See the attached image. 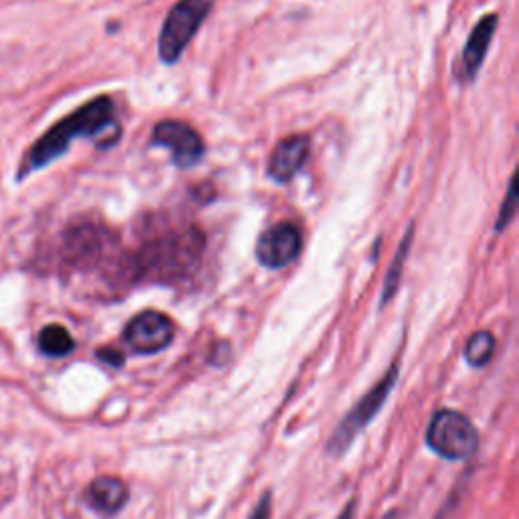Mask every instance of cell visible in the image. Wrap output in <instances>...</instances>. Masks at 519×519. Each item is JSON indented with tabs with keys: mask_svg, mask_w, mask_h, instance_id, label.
<instances>
[{
	"mask_svg": "<svg viewBox=\"0 0 519 519\" xmlns=\"http://www.w3.org/2000/svg\"><path fill=\"white\" fill-rule=\"evenodd\" d=\"M207 240L197 226H185L148 240L132 254L136 282H175L201 264Z\"/></svg>",
	"mask_w": 519,
	"mask_h": 519,
	"instance_id": "cell-1",
	"label": "cell"
},
{
	"mask_svg": "<svg viewBox=\"0 0 519 519\" xmlns=\"http://www.w3.org/2000/svg\"><path fill=\"white\" fill-rule=\"evenodd\" d=\"M114 124V102L108 96L94 98L92 102L84 104L61 122H57L53 128H49L27 153L19 179L27 177L33 171H39L59 159L69 144L78 136H98L108 126Z\"/></svg>",
	"mask_w": 519,
	"mask_h": 519,
	"instance_id": "cell-2",
	"label": "cell"
},
{
	"mask_svg": "<svg viewBox=\"0 0 519 519\" xmlns=\"http://www.w3.org/2000/svg\"><path fill=\"white\" fill-rule=\"evenodd\" d=\"M426 444L442 459L469 461L479 449V432L463 412L438 410L426 430Z\"/></svg>",
	"mask_w": 519,
	"mask_h": 519,
	"instance_id": "cell-3",
	"label": "cell"
},
{
	"mask_svg": "<svg viewBox=\"0 0 519 519\" xmlns=\"http://www.w3.org/2000/svg\"><path fill=\"white\" fill-rule=\"evenodd\" d=\"M396 382H398V361L388 369L386 376L353 406V410L337 426V430L333 432V436L327 444L329 455L341 457L351 447L355 436L380 414V410L384 408L386 400L390 398Z\"/></svg>",
	"mask_w": 519,
	"mask_h": 519,
	"instance_id": "cell-4",
	"label": "cell"
},
{
	"mask_svg": "<svg viewBox=\"0 0 519 519\" xmlns=\"http://www.w3.org/2000/svg\"><path fill=\"white\" fill-rule=\"evenodd\" d=\"M213 5L215 0H179L171 9L159 37V57L163 63L173 65L181 59L183 51L213 11Z\"/></svg>",
	"mask_w": 519,
	"mask_h": 519,
	"instance_id": "cell-5",
	"label": "cell"
},
{
	"mask_svg": "<svg viewBox=\"0 0 519 519\" xmlns=\"http://www.w3.org/2000/svg\"><path fill=\"white\" fill-rule=\"evenodd\" d=\"M177 327L171 317L159 311L138 313L124 329V341L134 353L155 355L171 345Z\"/></svg>",
	"mask_w": 519,
	"mask_h": 519,
	"instance_id": "cell-6",
	"label": "cell"
},
{
	"mask_svg": "<svg viewBox=\"0 0 519 519\" xmlns=\"http://www.w3.org/2000/svg\"><path fill=\"white\" fill-rule=\"evenodd\" d=\"M153 144L169 148L173 163L179 169L197 165L205 155V142L201 134L181 120H163L153 130Z\"/></svg>",
	"mask_w": 519,
	"mask_h": 519,
	"instance_id": "cell-7",
	"label": "cell"
},
{
	"mask_svg": "<svg viewBox=\"0 0 519 519\" xmlns=\"http://www.w3.org/2000/svg\"><path fill=\"white\" fill-rule=\"evenodd\" d=\"M303 250V238L296 226L290 221H282L262 232L256 242V258L266 268H284Z\"/></svg>",
	"mask_w": 519,
	"mask_h": 519,
	"instance_id": "cell-8",
	"label": "cell"
},
{
	"mask_svg": "<svg viewBox=\"0 0 519 519\" xmlns=\"http://www.w3.org/2000/svg\"><path fill=\"white\" fill-rule=\"evenodd\" d=\"M311 140L305 134H294L280 140L268 163V175L278 183H288L296 177L309 159Z\"/></svg>",
	"mask_w": 519,
	"mask_h": 519,
	"instance_id": "cell-9",
	"label": "cell"
},
{
	"mask_svg": "<svg viewBox=\"0 0 519 519\" xmlns=\"http://www.w3.org/2000/svg\"><path fill=\"white\" fill-rule=\"evenodd\" d=\"M128 497H130L128 485L122 479L112 477V475L94 479L86 491L88 505L94 511L108 515V517L122 511L124 505L128 503Z\"/></svg>",
	"mask_w": 519,
	"mask_h": 519,
	"instance_id": "cell-10",
	"label": "cell"
},
{
	"mask_svg": "<svg viewBox=\"0 0 519 519\" xmlns=\"http://www.w3.org/2000/svg\"><path fill=\"white\" fill-rule=\"evenodd\" d=\"M497 21H499L497 15L483 17L475 25V29H473V33H471V37H469V41L465 45L463 65H465V76L469 80H473L477 76V71L481 69V65L485 61V55H487V51L491 47V41H493L495 29H497Z\"/></svg>",
	"mask_w": 519,
	"mask_h": 519,
	"instance_id": "cell-11",
	"label": "cell"
},
{
	"mask_svg": "<svg viewBox=\"0 0 519 519\" xmlns=\"http://www.w3.org/2000/svg\"><path fill=\"white\" fill-rule=\"evenodd\" d=\"M39 347L49 357H65L76 349V341L65 327L47 325L39 335Z\"/></svg>",
	"mask_w": 519,
	"mask_h": 519,
	"instance_id": "cell-12",
	"label": "cell"
},
{
	"mask_svg": "<svg viewBox=\"0 0 519 519\" xmlns=\"http://www.w3.org/2000/svg\"><path fill=\"white\" fill-rule=\"evenodd\" d=\"M412 240H414V226H410V230L406 232L396 256H394V262L390 266V272L386 276V284H384V294H382V305H386L388 301L394 299V294L400 286V280H402V272H404V262L408 258V252H410V246H412Z\"/></svg>",
	"mask_w": 519,
	"mask_h": 519,
	"instance_id": "cell-13",
	"label": "cell"
},
{
	"mask_svg": "<svg viewBox=\"0 0 519 519\" xmlns=\"http://www.w3.org/2000/svg\"><path fill=\"white\" fill-rule=\"evenodd\" d=\"M495 337L489 331H477L475 335H471V339L467 341L465 347V357L473 367H485L493 353H495Z\"/></svg>",
	"mask_w": 519,
	"mask_h": 519,
	"instance_id": "cell-14",
	"label": "cell"
},
{
	"mask_svg": "<svg viewBox=\"0 0 519 519\" xmlns=\"http://www.w3.org/2000/svg\"><path fill=\"white\" fill-rule=\"evenodd\" d=\"M515 209H517V187H515V175H513L511 181H509V187H507V197H505V201L501 205V211H499V217H497L495 232H501V230L507 228V224L515 215Z\"/></svg>",
	"mask_w": 519,
	"mask_h": 519,
	"instance_id": "cell-15",
	"label": "cell"
},
{
	"mask_svg": "<svg viewBox=\"0 0 519 519\" xmlns=\"http://www.w3.org/2000/svg\"><path fill=\"white\" fill-rule=\"evenodd\" d=\"M96 355H98L100 361H104V363H108V365H112V367H122V365L126 363V355H124L120 349L110 347V345L100 347V349L96 351Z\"/></svg>",
	"mask_w": 519,
	"mask_h": 519,
	"instance_id": "cell-16",
	"label": "cell"
},
{
	"mask_svg": "<svg viewBox=\"0 0 519 519\" xmlns=\"http://www.w3.org/2000/svg\"><path fill=\"white\" fill-rule=\"evenodd\" d=\"M270 511H272V495L266 493V495L258 501V505H256L254 513L250 515V519H270Z\"/></svg>",
	"mask_w": 519,
	"mask_h": 519,
	"instance_id": "cell-17",
	"label": "cell"
},
{
	"mask_svg": "<svg viewBox=\"0 0 519 519\" xmlns=\"http://www.w3.org/2000/svg\"><path fill=\"white\" fill-rule=\"evenodd\" d=\"M353 509H355V503H353V501H351V503H349V505H347V509H345V511H343V515H341V517H339V519H351V517H353Z\"/></svg>",
	"mask_w": 519,
	"mask_h": 519,
	"instance_id": "cell-18",
	"label": "cell"
},
{
	"mask_svg": "<svg viewBox=\"0 0 519 519\" xmlns=\"http://www.w3.org/2000/svg\"><path fill=\"white\" fill-rule=\"evenodd\" d=\"M396 515H398V511H390L384 519H396Z\"/></svg>",
	"mask_w": 519,
	"mask_h": 519,
	"instance_id": "cell-19",
	"label": "cell"
}]
</instances>
